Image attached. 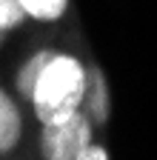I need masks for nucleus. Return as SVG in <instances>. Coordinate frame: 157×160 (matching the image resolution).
<instances>
[{
	"mask_svg": "<svg viewBox=\"0 0 157 160\" xmlns=\"http://www.w3.org/2000/svg\"><path fill=\"white\" fill-rule=\"evenodd\" d=\"M23 17H29L23 9V0H0V32L20 26Z\"/></svg>",
	"mask_w": 157,
	"mask_h": 160,
	"instance_id": "7",
	"label": "nucleus"
},
{
	"mask_svg": "<svg viewBox=\"0 0 157 160\" xmlns=\"http://www.w3.org/2000/svg\"><path fill=\"white\" fill-rule=\"evenodd\" d=\"M0 34H3V32H0Z\"/></svg>",
	"mask_w": 157,
	"mask_h": 160,
	"instance_id": "9",
	"label": "nucleus"
},
{
	"mask_svg": "<svg viewBox=\"0 0 157 160\" xmlns=\"http://www.w3.org/2000/svg\"><path fill=\"white\" fill-rule=\"evenodd\" d=\"M77 160H109V154L100 149V146H89L80 157H77Z\"/></svg>",
	"mask_w": 157,
	"mask_h": 160,
	"instance_id": "8",
	"label": "nucleus"
},
{
	"mask_svg": "<svg viewBox=\"0 0 157 160\" xmlns=\"http://www.w3.org/2000/svg\"><path fill=\"white\" fill-rule=\"evenodd\" d=\"M52 52H40V54H34L29 63L20 69V74H17V86H20V92L32 100V94H34V86H37V80H40V74L46 72V66L52 63Z\"/></svg>",
	"mask_w": 157,
	"mask_h": 160,
	"instance_id": "5",
	"label": "nucleus"
},
{
	"mask_svg": "<svg viewBox=\"0 0 157 160\" xmlns=\"http://www.w3.org/2000/svg\"><path fill=\"white\" fill-rule=\"evenodd\" d=\"M89 146H91V126L80 112L63 123L46 126L40 137V152L46 160H77Z\"/></svg>",
	"mask_w": 157,
	"mask_h": 160,
	"instance_id": "2",
	"label": "nucleus"
},
{
	"mask_svg": "<svg viewBox=\"0 0 157 160\" xmlns=\"http://www.w3.org/2000/svg\"><path fill=\"white\" fill-rule=\"evenodd\" d=\"M86 106L91 109V117L97 123H103L109 117V97H106V80L100 72H89V83H86Z\"/></svg>",
	"mask_w": 157,
	"mask_h": 160,
	"instance_id": "4",
	"label": "nucleus"
},
{
	"mask_svg": "<svg viewBox=\"0 0 157 160\" xmlns=\"http://www.w3.org/2000/svg\"><path fill=\"white\" fill-rule=\"evenodd\" d=\"M20 137V114L14 103L0 92V152H9Z\"/></svg>",
	"mask_w": 157,
	"mask_h": 160,
	"instance_id": "3",
	"label": "nucleus"
},
{
	"mask_svg": "<svg viewBox=\"0 0 157 160\" xmlns=\"http://www.w3.org/2000/svg\"><path fill=\"white\" fill-rule=\"evenodd\" d=\"M69 0H23V9L34 20H57L66 12Z\"/></svg>",
	"mask_w": 157,
	"mask_h": 160,
	"instance_id": "6",
	"label": "nucleus"
},
{
	"mask_svg": "<svg viewBox=\"0 0 157 160\" xmlns=\"http://www.w3.org/2000/svg\"><path fill=\"white\" fill-rule=\"evenodd\" d=\"M86 94V72L69 54H54L46 72L40 74L32 94L34 114L43 126L63 123L71 114H77V106Z\"/></svg>",
	"mask_w": 157,
	"mask_h": 160,
	"instance_id": "1",
	"label": "nucleus"
}]
</instances>
